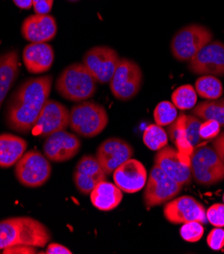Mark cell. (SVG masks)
<instances>
[{"label": "cell", "instance_id": "cell-1", "mask_svg": "<svg viewBox=\"0 0 224 254\" xmlns=\"http://www.w3.org/2000/svg\"><path fill=\"white\" fill-rule=\"evenodd\" d=\"M51 75L30 78L21 83L9 98L5 121L9 128L20 134L33 132L36 122L52 90Z\"/></svg>", "mask_w": 224, "mask_h": 254}, {"label": "cell", "instance_id": "cell-2", "mask_svg": "<svg viewBox=\"0 0 224 254\" xmlns=\"http://www.w3.org/2000/svg\"><path fill=\"white\" fill-rule=\"evenodd\" d=\"M52 239L48 228L31 217H13L0 221V249L16 245L44 247Z\"/></svg>", "mask_w": 224, "mask_h": 254}, {"label": "cell", "instance_id": "cell-3", "mask_svg": "<svg viewBox=\"0 0 224 254\" xmlns=\"http://www.w3.org/2000/svg\"><path fill=\"white\" fill-rule=\"evenodd\" d=\"M97 83L83 63H74L62 71L56 81V89L65 99L81 103L95 94Z\"/></svg>", "mask_w": 224, "mask_h": 254}, {"label": "cell", "instance_id": "cell-4", "mask_svg": "<svg viewBox=\"0 0 224 254\" xmlns=\"http://www.w3.org/2000/svg\"><path fill=\"white\" fill-rule=\"evenodd\" d=\"M109 122L107 112L101 105L86 101L74 106L70 112V128L83 138L101 134Z\"/></svg>", "mask_w": 224, "mask_h": 254}, {"label": "cell", "instance_id": "cell-5", "mask_svg": "<svg viewBox=\"0 0 224 254\" xmlns=\"http://www.w3.org/2000/svg\"><path fill=\"white\" fill-rule=\"evenodd\" d=\"M192 180L203 187L214 186L224 180V166L213 146L197 145L191 155Z\"/></svg>", "mask_w": 224, "mask_h": 254}, {"label": "cell", "instance_id": "cell-6", "mask_svg": "<svg viewBox=\"0 0 224 254\" xmlns=\"http://www.w3.org/2000/svg\"><path fill=\"white\" fill-rule=\"evenodd\" d=\"M209 29L201 24H188L173 37L171 51L174 58L181 62H189L196 54L212 41Z\"/></svg>", "mask_w": 224, "mask_h": 254}, {"label": "cell", "instance_id": "cell-7", "mask_svg": "<svg viewBox=\"0 0 224 254\" xmlns=\"http://www.w3.org/2000/svg\"><path fill=\"white\" fill-rule=\"evenodd\" d=\"M14 173L17 181L23 187L37 189L49 180L52 165L45 154L38 150H31L17 161Z\"/></svg>", "mask_w": 224, "mask_h": 254}, {"label": "cell", "instance_id": "cell-8", "mask_svg": "<svg viewBox=\"0 0 224 254\" xmlns=\"http://www.w3.org/2000/svg\"><path fill=\"white\" fill-rule=\"evenodd\" d=\"M143 75L138 64L128 58H120L110 80V90L113 96L122 101L134 98L142 85Z\"/></svg>", "mask_w": 224, "mask_h": 254}, {"label": "cell", "instance_id": "cell-9", "mask_svg": "<svg viewBox=\"0 0 224 254\" xmlns=\"http://www.w3.org/2000/svg\"><path fill=\"white\" fill-rule=\"evenodd\" d=\"M144 188V205L153 208L173 199L181 192L183 187L169 177L159 166L154 165Z\"/></svg>", "mask_w": 224, "mask_h": 254}, {"label": "cell", "instance_id": "cell-10", "mask_svg": "<svg viewBox=\"0 0 224 254\" xmlns=\"http://www.w3.org/2000/svg\"><path fill=\"white\" fill-rule=\"evenodd\" d=\"M116 51L107 46H97L88 50L83 57V64L100 84L109 83L119 63Z\"/></svg>", "mask_w": 224, "mask_h": 254}, {"label": "cell", "instance_id": "cell-11", "mask_svg": "<svg viewBox=\"0 0 224 254\" xmlns=\"http://www.w3.org/2000/svg\"><path fill=\"white\" fill-rule=\"evenodd\" d=\"M70 126V111L59 101L47 99L33 129L35 135L46 138Z\"/></svg>", "mask_w": 224, "mask_h": 254}, {"label": "cell", "instance_id": "cell-12", "mask_svg": "<svg viewBox=\"0 0 224 254\" xmlns=\"http://www.w3.org/2000/svg\"><path fill=\"white\" fill-rule=\"evenodd\" d=\"M189 70L197 75L224 76V44L211 41L189 61Z\"/></svg>", "mask_w": 224, "mask_h": 254}, {"label": "cell", "instance_id": "cell-13", "mask_svg": "<svg viewBox=\"0 0 224 254\" xmlns=\"http://www.w3.org/2000/svg\"><path fill=\"white\" fill-rule=\"evenodd\" d=\"M134 155L133 146L126 140L112 137L103 141L96 151V158L105 173L112 174L122 163L131 159Z\"/></svg>", "mask_w": 224, "mask_h": 254}, {"label": "cell", "instance_id": "cell-14", "mask_svg": "<svg viewBox=\"0 0 224 254\" xmlns=\"http://www.w3.org/2000/svg\"><path fill=\"white\" fill-rule=\"evenodd\" d=\"M165 218L173 224H184L191 221H198L206 224L205 208L190 195H183L168 201L164 208Z\"/></svg>", "mask_w": 224, "mask_h": 254}, {"label": "cell", "instance_id": "cell-15", "mask_svg": "<svg viewBox=\"0 0 224 254\" xmlns=\"http://www.w3.org/2000/svg\"><path fill=\"white\" fill-rule=\"evenodd\" d=\"M81 149V141L78 136L66 130L56 132L45 138L44 154L53 162H65L78 154Z\"/></svg>", "mask_w": 224, "mask_h": 254}, {"label": "cell", "instance_id": "cell-16", "mask_svg": "<svg viewBox=\"0 0 224 254\" xmlns=\"http://www.w3.org/2000/svg\"><path fill=\"white\" fill-rule=\"evenodd\" d=\"M107 174L103 170L96 156L91 154L84 155L75 168L73 180L78 191L84 195H88L91 191L102 182H105Z\"/></svg>", "mask_w": 224, "mask_h": 254}, {"label": "cell", "instance_id": "cell-17", "mask_svg": "<svg viewBox=\"0 0 224 254\" xmlns=\"http://www.w3.org/2000/svg\"><path fill=\"white\" fill-rule=\"evenodd\" d=\"M114 184L124 192L134 193L141 190L147 181L144 165L136 159H129L113 172Z\"/></svg>", "mask_w": 224, "mask_h": 254}, {"label": "cell", "instance_id": "cell-18", "mask_svg": "<svg viewBox=\"0 0 224 254\" xmlns=\"http://www.w3.org/2000/svg\"><path fill=\"white\" fill-rule=\"evenodd\" d=\"M155 165L182 187L188 186L192 182L191 166L180 160L178 150L173 147L167 145L158 151L155 156Z\"/></svg>", "mask_w": 224, "mask_h": 254}, {"label": "cell", "instance_id": "cell-19", "mask_svg": "<svg viewBox=\"0 0 224 254\" xmlns=\"http://www.w3.org/2000/svg\"><path fill=\"white\" fill-rule=\"evenodd\" d=\"M58 31L57 21L49 14H34L23 20L22 37L31 43H46L53 40Z\"/></svg>", "mask_w": 224, "mask_h": 254}, {"label": "cell", "instance_id": "cell-20", "mask_svg": "<svg viewBox=\"0 0 224 254\" xmlns=\"http://www.w3.org/2000/svg\"><path fill=\"white\" fill-rule=\"evenodd\" d=\"M23 64L32 74H42L51 69L55 53L47 43H31L22 52Z\"/></svg>", "mask_w": 224, "mask_h": 254}, {"label": "cell", "instance_id": "cell-21", "mask_svg": "<svg viewBox=\"0 0 224 254\" xmlns=\"http://www.w3.org/2000/svg\"><path fill=\"white\" fill-rule=\"evenodd\" d=\"M19 74L17 51L11 50L0 56V108Z\"/></svg>", "mask_w": 224, "mask_h": 254}, {"label": "cell", "instance_id": "cell-22", "mask_svg": "<svg viewBox=\"0 0 224 254\" xmlns=\"http://www.w3.org/2000/svg\"><path fill=\"white\" fill-rule=\"evenodd\" d=\"M122 190L115 185L102 182L94 188L90 193L93 206L103 212L112 211L117 208L122 200Z\"/></svg>", "mask_w": 224, "mask_h": 254}, {"label": "cell", "instance_id": "cell-23", "mask_svg": "<svg viewBox=\"0 0 224 254\" xmlns=\"http://www.w3.org/2000/svg\"><path fill=\"white\" fill-rule=\"evenodd\" d=\"M27 141L11 134L0 135V167L8 168L17 163L26 153Z\"/></svg>", "mask_w": 224, "mask_h": 254}, {"label": "cell", "instance_id": "cell-24", "mask_svg": "<svg viewBox=\"0 0 224 254\" xmlns=\"http://www.w3.org/2000/svg\"><path fill=\"white\" fill-rule=\"evenodd\" d=\"M192 115L204 121H215L220 126H224V98L202 101L193 108Z\"/></svg>", "mask_w": 224, "mask_h": 254}, {"label": "cell", "instance_id": "cell-25", "mask_svg": "<svg viewBox=\"0 0 224 254\" xmlns=\"http://www.w3.org/2000/svg\"><path fill=\"white\" fill-rule=\"evenodd\" d=\"M197 94L207 100L220 98L223 93L221 81L212 75H202L195 82Z\"/></svg>", "mask_w": 224, "mask_h": 254}, {"label": "cell", "instance_id": "cell-26", "mask_svg": "<svg viewBox=\"0 0 224 254\" xmlns=\"http://www.w3.org/2000/svg\"><path fill=\"white\" fill-rule=\"evenodd\" d=\"M142 140L144 145L151 150L159 151L168 145L169 137L167 132L157 124H151L144 130Z\"/></svg>", "mask_w": 224, "mask_h": 254}, {"label": "cell", "instance_id": "cell-27", "mask_svg": "<svg viewBox=\"0 0 224 254\" xmlns=\"http://www.w3.org/2000/svg\"><path fill=\"white\" fill-rule=\"evenodd\" d=\"M172 103L177 109L187 111L193 109L197 104V92L190 84H185L174 90Z\"/></svg>", "mask_w": 224, "mask_h": 254}, {"label": "cell", "instance_id": "cell-28", "mask_svg": "<svg viewBox=\"0 0 224 254\" xmlns=\"http://www.w3.org/2000/svg\"><path fill=\"white\" fill-rule=\"evenodd\" d=\"M177 108L171 101H161L154 111V120L158 126H170L178 117Z\"/></svg>", "mask_w": 224, "mask_h": 254}, {"label": "cell", "instance_id": "cell-29", "mask_svg": "<svg viewBox=\"0 0 224 254\" xmlns=\"http://www.w3.org/2000/svg\"><path fill=\"white\" fill-rule=\"evenodd\" d=\"M181 237L187 242H197L204 234V227L202 223L198 221H191L184 223L180 229Z\"/></svg>", "mask_w": 224, "mask_h": 254}, {"label": "cell", "instance_id": "cell-30", "mask_svg": "<svg viewBox=\"0 0 224 254\" xmlns=\"http://www.w3.org/2000/svg\"><path fill=\"white\" fill-rule=\"evenodd\" d=\"M202 124L201 119L194 115L187 116V122H186V134L187 138L190 141L191 145L195 148L199 142L201 141L200 135H199V130H200V126Z\"/></svg>", "mask_w": 224, "mask_h": 254}, {"label": "cell", "instance_id": "cell-31", "mask_svg": "<svg viewBox=\"0 0 224 254\" xmlns=\"http://www.w3.org/2000/svg\"><path fill=\"white\" fill-rule=\"evenodd\" d=\"M220 125L212 120L202 122L199 130V135L202 140H213L220 134Z\"/></svg>", "mask_w": 224, "mask_h": 254}, {"label": "cell", "instance_id": "cell-32", "mask_svg": "<svg viewBox=\"0 0 224 254\" xmlns=\"http://www.w3.org/2000/svg\"><path fill=\"white\" fill-rule=\"evenodd\" d=\"M207 221L214 227H224V204H214L206 211Z\"/></svg>", "mask_w": 224, "mask_h": 254}, {"label": "cell", "instance_id": "cell-33", "mask_svg": "<svg viewBox=\"0 0 224 254\" xmlns=\"http://www.w3.org/2000/svg\"><path fill=\"white\" fill-rule=\"evenodd\" d=\"M207 244L208 246L215 250H221L224 247V229L222 227H216L212 229L207 236Z\"/></svg>", "mask_w": 224, "mask_h": 254}, {"label": "cell", "instance_id": "cell-34", "mask_svg": "<svg viewBox=\"0 0 224 254\" xmlns=\"http://www.w3.org/2000/svg\"><path fill=\"white\" fill-rule=\"evenodd\" d=\"M53 4L54 0H33V7L37 14H48Z\"/></svg>", "mask_w": 224, "mask_h": 254}, {"label": "cell", "instance_id": "cell-35", "mask_svg": "<svg viewBox=\"0 0 224 254\" xmlns=\"http://www.w3.org/2000/svg\"><path fill=\"white\" fill-rule=\"evenodd\" d=\"M4 254H35L37 249L35 246L30 245H16L3 249Z\"/></svg>", "mask_w": 224, "mask_h": 254}, {"label": "cell", "instance_id": "cell-36", "mask_svg": "<svg viewBox=\"0 0 224 254\" xmlns=\"http://www.w3.org/2000/svg\"><path fill=\"white\" fill-rule=\"evenodd\" d=\"M212 146L218 154L223 166H224V132L220 133L212 142Z\"/></svg>", "mask_w": 224, "mask_h": 254}, {"label": "cell", "instance_id": "cell-37", "mask_svg": "<svg viewBox=\"0 0 224 254\" xmlns=\"http://www.w3.org/2000/svg\"><path fill=\"white\" fill-rule=\"evenodd\" d=\"M46 254H71L72 251L59 243L48 244L45 250Z\"/></svg>", "mask_w": 224, "mask_h": 254}, {"label": "cell", "instance_id": "cell-38", "mask_svg": "<svg viewBox=\"0 0 224 254\" xmlns=\"http://www.w3.org/2000/svg\"><path fill=\"white\" fill-rule=\"evenodd\" d=\"M12 1L20 9L29 10L33 7V0H12Z\"/></svg>", "mask_w": 224, "mask_h": 254}, {"label": "cell", "instance_id": "cell-39", "mask_svg": "<svg viewBox=\"0 0 224 254\" xmlns=\"http://www.w3.org/2000/svg\"><path fill=\"white\" fill-rule=\"evenodd\" d=\"M223 202H224V193H223Z\"/></svg>", "mask_w": 224, "mask_h": 254}]
</instances>
